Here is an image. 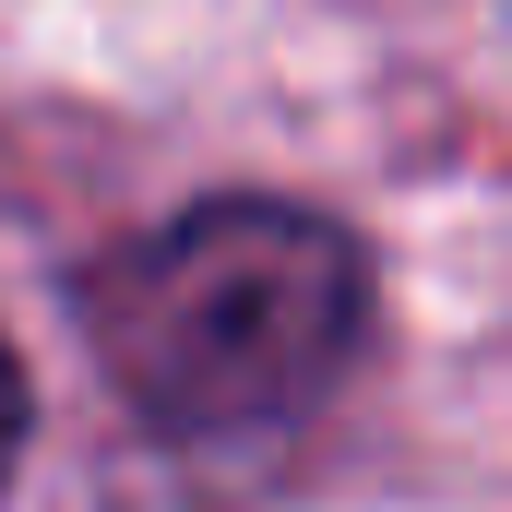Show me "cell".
<instances>
[{
    "mask_svg": "<svg viewBox=\"0 0 512 512\" xmlns=\"http://www.w3.org/2000/svg\"><path fill=\"white\" fill-rule=\"evenodd\" d=\"M370 334V262L298 203H191L96 262L84 346L167 441H251L310 417Z\"/></svg>",
    "mask_w": 512,
    "mask_h": 512,
    "instance_id": "1",
    "label": "cell"
},
{
    "mask_svg": "<svg viewBox=\"0 0 512 512\" xmlns=\"http://www.w3.org/2000/svg\"><path fill=\"white\" fill-rule=\"evenodd\" d=\"M12 453H24V370H12V346H0V477H12Z\"/></svg>",
    "mask_w": 512,
    "mask_h": 512,
    "instance_id": "2",
    "label": "cell"
}]
</instances>
